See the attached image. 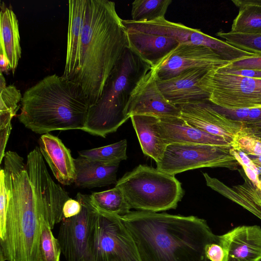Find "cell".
I'll list each match as a JSON object with an SVG mask.
<instances>
[{
  "mask_svg": "<svg viewBox=\"0 0 261 261\" xmlns=\"http://www.w3.org/2000/svg\"><path fill=\"white\" fill-rule=\"evenodd\" d=\"M3 161L7 207L0 251L7 261H39L41 221L53 229L63 219V205L70 197L54 181L41 155L29 154L25 163L12 153Z\"/></svg>",
  "mask_w": 261,
  "mask_h": 261,
  "instance_id": "1",
  "label": "cell"
},
{
  "mask_svg": "<svg viewBox=\"0 0 261 261\" xmlns=\"http://www.w3.org/2000/svg\"><path fill=\"white\" fill-rule=\"evenodd\" d=\"M121 218L141 261H210L207 245L219 244V236L196 216L137 211Z\"/></svg>",
  "mask_w": 261,
  "mask_h": 261,
  "instance_id": "2",
  "label": "cell"
},
{
  "mask_svg": "<svg viewBox=\"0 0 261 261\" xmlns=\"http://www.w3.org/2000/svg\"><path fill=\"white\" fill-rule=\"evenodd\" d=\"M122 20L114 2L87 0L77 68L70 81L81 89L90 107L100 98L112 72L128 48Z\"/></svg>",
  "mask_w": 261,
  "mask_h": 261,
  "instance_id": "3",
  "label": "cell"
},
{
  "mask_svg": "<svg viewBox=\"0 0 261 261\" xmlns=\"http://www.w3.org/2000/svg\"><path fill=\"white\" fill-rule=\"evenodd\" d=\"M89 107L77 85L54 74L25 91L18 118L26 128L38 134L57 130H83Z\"/></svg>",
  "mask_w": 261,
  "mask_h": 261,
  "instance_id": "4",
  "label": "cell"
},
{
  "mask_svg": "<svg viewBox=\"0 0 261 261\" xmlns=\"http://www.w3.org/2000/svg\"><path fill=\"white\" fill-rule=\"evenodd\" d=\"M151 66L127 48L112 72L101 96L89 108L83 131L102 138L115 132L130 117L132 93Z\"/></svg>",
  "mask_w": 261,
  "mask_h": 261,
  "instance_id": "5",
  "label": "cell"
},
{
  "mask_svg": "<svg viewBox=\"0 0 261 261\" xmlns=\"http://www.w3.org/2000/svg\"><path fill=\"white\" fill-rule=\"evenodd\" d=\"M119 188L131 208L158 212L175 209L184 191L175 175L139 165L120 178Z\"/></svg>",
  "mask_w": 261,
  "mask_h": 261,
  "instance_id": "6",
  "label": "cell"
},
{
  "mask_svg": "<svg viewBox=\"0 0 261 261\" xmlns=\"http://www.w3.org/2000/svg\"><path fill=\"white\" fill-rule=\"evenodd\" d=\"M199 86L208 101L228 109L261 107V79L227 73L216 67L201 78Z\"/></svg>",
  "mask_w": 261,
  "mask_h": 261,
  "instance_id": "7",
  "label": "cell"
},
{
  "mask_svg": "<svg viewBox=\"0 0 261 261\" xmlns=\"http://www.w3.org/2000/svg\"><path fill=\"white\" fill-rule=\"evenodd\" d=\"M231 145L172 143L167 145L156 169L175 175L203 167L237 170L240 165L229 152Z\"/></svg>",
  "mask_w": 261,
  "mask_h": 261,
  "instance_id": "8",
  "label": "cell"
},
{
  "mask_svg": "<svg viewBox=\"0 0 261 261\" xmlns=\"http://www.w3.org/2000/svg\"><path fill=\"white\" fill-rule=\"evenodd\" d=\"M91 261H141L134 239L120 216L97 210Z\"/></svg>",
  "mask_w": 261,
  "mask_h": 261,
  "instance_id": "9",
  "label": "cell"
},
{
  "mask_svg": "<svg viewBox=\"0 0 261 261\" xmlns=\"http://www.w3.org/2000/svg\"><path fill=\"white\" fill-rule=\"evenodd\" d=\"M122 22L126 29L171 37L177 40L179 44H190L208 47L223 60L230 63L254 55L236 47L225 41L208 35L199 29L170 21L165 17L148 22H138L131 19H123Z\"/></svg>",
  "mask_w": 261,
  "mask_h": 261,
  "instance_id": "10",
  "label": "cell"
},
{
  "mask_svg": "<svg viewBox=\"0 0 261 261\" xmlns=\"http://www.w3.org/2000/svg\"><path fill=\"white\" fill-rule=\"evenodd\" d=\"M76 199L82 205L80 213L61 222L58 239L66 261H91V248L97 210L90 196L78 193Z\"/></svg>",
  "mask_w": 261,
  "mask_h": 261,
  "instance_id": "11",
  "label": "cell"
},
{
  "mask_svg": "<svg viewBox=\"0 0 261 261\" xmlns=\"http://www.w3.org/2000/svg\"><path fill=\"white\" fill-rule=\"evenodd\" d=\"M229 63L208 47L179 44L151 68L157 80H165L189 69H212L226 66Z\"/></svg>",
  "mask_w": 261,
  "mask_h": 261,
  "instance_id": "12",
  "label": "cell"
},
{
  "mask_svg": "<svg viewBox=\"0 0 261 261\" xmlns=\"http://www.w3.org/2000/svg\"><path fill=\"white\" fill-rule=\"evenodd\" d=\"M127 115H150L158 118L180 117L177 106L168 101L160 91L151 68L133 91L126 108Z\"/></svg>",
  "mask_w": 261,
  "mask_h": 261,
  "instance_id": "13",
  "label": "cell"
},
{
  "mask_svg": "<svg viewBox=\"0 0 261 261\" xmlns=\"http://www.w3.org/2000/svg\"><path fill=\"white\" fill-rule=\"evenodd\" d=\"M181 118L188 125L208 134L222 137L230 144L245 123L228 118L216 110L208 101L177 106Z\"/></svg>",
  "mask_w": 261,
  "mask_h": 261,
  "instance_id": "14",
  "label": "cell"
},
{
  "mask_svg": "<svg viewBox=\"0 0 261 261\" xmlns=\"http://www.w3.org/2000/svg\"><path fill=\"white\" fill-rule=\"evenodd\" d=\"M223 261H261V227L239 226L219 236Z\"/></svg>",
  "mask_w": 261,
  "mask_h": 261,
  "instance_id": "15",
  "label": "cell"
},
{
  "mask_svg": "<svg viewBox=\"0 0 261 261\" xmlns=\"http://www.w3.org/2000/svg\"><path fill=\"white\" fill-rule=\"evenodd\" d=\"M210 69L194 68L183 71L170 79H156L158 86L166 99L176 106L206 101L208 96L200 88L199 83Z\"/></svg>",
  "mask_w": 261,
  "mask_h": 261,
  "instance_id": "16",
  "label": "cell"
},
{
  "mask_svg": "<svg viewBox=\"0 0 261 261\" xmlns=\"http://www.w3.org/2000/svg\"><path fill=\"white\" fill-rule=\"evenodd\" d=\"M41 153L56 179L63 185H70L75 179V168L70 150L58 137L44 134L38 140Z\"/></svg>",
  "mask_w": 261,
  "mask_h": 261,
  "instance_id": "17",
  "label": "cell"
},
{
  "mask_svg": "<svg viewBox=\"0 0 261 261\" xmlns=\"http://www.w3.org/2000/svg\"><path fill=\"white\" fill-rule=\"evenodd\" d=\"M159 131L168 145L172 143L231 145L225 139L188 125L180 117L159 118Z\"/></svg>",
  "mask_w": 261,
  "mask_h": 261,
  "instance_id": "18",
  "label": "cell"
},
{
  "mask_svg": "<svg viewBox=\"0 0 261 261\" xmlns=\"http://www.w3.org/2000/svg\"><path fill=\"white\" fill-rule=\"evenodd\" d=\"M126 34L128 48L151 67L179 44L171 37L133 29H126Z\"/></svg>",
  "mask_w": 261,
  "mask_h": 261,
  "instance_id": "19",
  "label": "cell"
},
{
  "mask_svg": "<svg viewBox=\"0 0 261 261\" xmlns=\"http://www.w3.org/2000/svg\"><path fill=\"white\" fill-rule=\"evenodd\" d=\"M87 0L68 1L67 45L63 74L71 81L77 68L79 47Z\"/></svg>",
  "mask_w": 261,
  "mask_h": 261,
  "instance_id": "20",
  "label": "cell"
},
{
  "mask_svg": "<svg viewBox=\"0 0 261 261\" xmlns=\"http://www.w3.org/2000/svg\"><path fill=\"white\" fill-rule=\"evenodd\" d=\"M74 162L76 187L91 189L116 184L119 164L106 165L81 156Z\"/></svg>",
  "mask_w": 261,
  "mask_h": 261,
  "instance_id": "21",
  "label": "cell"
},
{
  "mask_svg": "<svg viewBox=\"0 0 261 261\" xmlns=\"http://www.w3.org/2000/svg\"><path fill=\"white\" fill-rule=\"evenodd\" d=\"M130 118L143 153L159 163L168 145L160 133L159 118L145 115H133Z\"/></svg>",
  "mask_w": 261,
  "mask_h": 261,
  "instance_id": "22",
  "label": "cell"
},
{
  "mask_svg": "<svg viewBox=\"0 0 261 261\" xmlns=\"http://www.w3.org/2000/svg\"><path fill=\"white\" fill-rule=\"evenodd\" d=\"M0 34L1 53L7 58L14 73L21 55L18 22L12 9L4 3L1 5Z\"/></svg>",
  "mask_w": 261,
  "mask_h": 261,
  "instance_id": "23",
  "label": "cell"
},
{
  "mask_svg": "<svg viewBox=\"0 0 261 261\" xmlns=\"http://www.w3.org/2000/svg\"><path fill=\"white\" fill-rule=\"evenodd\" d=\"M238 8L230 32L261 34V0H232Z\"/></svg>",
  "mask_w": 261,
  "mask_h": 261,
  "instance_id": "24",
  "label": "cell"
},
{
  "mask_svg": "<svg viewBox=\"0 0 261 261\" xmlns=\"http://www.w3.org/2000/svg\"><path fill=\"white\" fill-rule=\"evenodd\" d=\"M90 196L92 204L99 211L120 217L130 212L123 194L117 187L94 192Z\"/></svg>",
  "mask_w": 261,
  "mask_h": 261,
  "instance_id": "25",
  "label": "cell"
},
{
  "mask_svg": "<svg viewBox=\"0 0 261 261\" xmlns=\"http://www.w3.org/2000/svg\"><path fill=\"white\" fill-rule=\"evenodd\" d=\"M127 141L123 139L113 144L79 151V156L106 165H117L126 160Z\"/></svg>",
  "mask_w": 261,
  "mask_h": 261,
  "instance_id": "26",
  "label": "cell"
},
{
  "mask_svg": "<svg viewBox=\"0 0 261 261\" xmlns=\"http://www.w3.org/2000/svg\"><path fill=\"white\" fill-rule=\"evenodd\" d=\"M171 0H136L132 4V20L143 22L165 17Z\"/></svg>",
  "mask_w": 261,
  "mask_h": 261,
  "instance_id": "27",
  "label": "cell"
},
{
  "mask_svg": "<svg viewBox=\"0 0 261 261\" xmlns=\"http://www.w3.org/2000/svg\"><path fill=\"white\" fill-rule=\"evenodd\" d=\"M203 175L208 187L240 205L261 220V209L248 198L238 186L230 188L206 173Z\"/></svg>",
  "mask_w": 261,
  "mask_h": 261,
  "instance_id": "28",
  "label": "cell"
},
{
  "mask_svg": "<svg viewBox=\"0 0 261 261\" xmlns=\"http://www.w3.org/2000/svg\"><path fill=\"white\" fill-rule=\"evenodd\" d=\"M51 229L49 224L43 219L39 243V261H60L61 246Z\"/></svg>",
  "mask_w": 261,
  "mask_h": 261,
  "instance_id": "29",
  "label": "cell"
},
{
  "mask_svg": "<svg viewBox=\"0 0 261 261\" xmlns=\"http://www.w3.org/2000/svg\"><path fill=\"white\" fill-rule=\"evenodd\" d=\"M216 35L243 50L261 55V34H248L220 31Z\"/></svg>",
  "mask_w": 261,
  "mask_h": 261,
  "instance_id": "30",
  "label": "cell"
},
{
  "mask_svg": "<svg viewBox=\"0 0 261 261\" xmlns=\"http://www.w3.org/2000/svg\"><path fill=\"white\" fill-rule=\"evenodd\" d=\"M230 145L232 148L248 155L261 156V139L243 128L236 135Z\"/></svg>",
  "mask_w": 261,
  "mask_h": 261,
  "instance_id": "31",
  "label": "cell"
},
{
  "mask_svg": "<svg viewBox=\"0 0 261 261\" xmlns=\"http://www.w3.org/2000/svg\"><path fill=\"white\" fill-rule=\"evenodd\" d=\"M211 104L216 110L231 120L244 123L261 121V107L228 109Z\"/></svg>",
  "mask_w": 261,
  "mask_h": 261,
  "instance_id": "32",
  "label": "cell"
},
{
  "mask_svg": "<svg viewBox=\"0 0 261 261\" xmlns=\"http://www.w3.org/2000/svg\"><path fill=\"white\" fill-rule=\"evenodd\" d=\"M0 112H9L15 116L22 97L20 90L14 85H9L0 89Z\"/></svg>",
  "mask_w": 261,
  "mask_h": 261,
  "instance_id": "33",
  "label": "cell"
},
{
  "mask_svg": "<svg viewBox=\"0 0 261 261\" xmlns=\"http://www.w3.org/2000/svg\"><path fill=\"white\" fill-rule=\"evenodd\" d=\"M14 116L9 112H0V164L5 155V149L11 130V120Z\"/></svg>",
  "mask_w": 261,
  "mask_h": 261,
  "instance_id": "34",
  "label": "cell"
},
{
  "mask_svg": "<svg viewBox=\"0 0 261 261\" xmlns=\"http://www.w3.org/2000/svg\"><path fill=\"white\" fill-rule=\"evenodd\" d=\"M224 67L231 70H261V55H253L229 63Z\"/></svg>",
  "mask_w": 261,
  "mask_h": 261,
  "instance_id": "35",
  "label": "cell"
},
{
  "mask_svg": "<svg viewBox=\"0 0 261 261\" xmlns=\"http://www.w3.org/2000/svg\"><path fill=\"white\" fill-rule=\"evenodd\" d=\"M7 207V194L5 182V172L3 168L0 171V239L5 234Z\"/></svg>",
  "mask_w": 261,
  "mask_h": 261,
  "instance_id": "36",
  "label": "cell"
},
{
  "mask_svg": "<svg viewBox=\"0 0 261 261\" xmlns=\"http://www.w3.org/2000/svg\"><path fill=\"white\" fill-rule=\"evenodd\" d=\"M230 153L234 156L240 165H244L255 171L259 176H261V168L257 166L248 154L244 152L231 148Z\"/></svg>",
  "mask_w": 261,
  "mask_h": 261,
  "instance_id": "37",
  "label": "cell"
},
{
  "mask_svg": "<svg viewBox=\"0 0 261 261\" xmlns=\"http://www.w3.org/2000/svg\"><path fill=\"white\" fill-rule=\"evenodd\" d=\"M82 210V205L76 199L69 198L64 204L63 215L64 218H69L78 215Z\"/></svg>",
  "mask_w": 261,
  "mask_h": 261,
  "instance_id": "38",
  "label": "cell"
},
{
  "mask_svg": "<svg viewBox=\"0 0 261 261\" xmlns=\"http://www.w3.org/2000/svg\"><path fill=\"white\" fill-rule=\"evenodd\" d=\"M206 256L210 261H223L224 251L221 246L218 243H211L207 245L205 249Z\"/></svg>",
  "mask_w": 261,
  "mask_h": 261,
  "instance_id": "39",
  "label": "cell"
},
{
  "mask_svg": "<svg viewBox=\"0 0 261 261\" xmlns=\"http://www.w3.org/2000/svg\"><path fill=\"white\" fill-rule=\"evenodd\" d=\"M219 70L227 73L241 75L254 79H261V70L253 69L231 70L227 69L224 66L219 67Z\"/></svg>",
  "mask_w": 261,
  "mask_h": 261,
  "instance_id": "40",
  "label": "cell"
},
{
  "mask_svg": "<svg viewBox=\"0 0 261 261\" xmlns=\"http://www.w3.org/2000/svg\"><path fill=\"white\" fill-rule=\"evenodd\" d=\"M243 169L246 177L253 184L256 189L259 188V176L258 174L251 168L245 165H241Z\"/></svg>",
  "mask_w": 261,
  "mask_h": 261,
  "instance_id": "41",
  "label": "cell"
},
{
  "mask_svg": "<svg viewBox=\"0 0 261 261\" xmlns=\"http://www.w3.org/2000/svg\"><path fill=\"white\" fill-rule=\"evenodd\" d=\"M243 129L261 139V121L245 123Z\"/></svg>",
  "mask_w": 261,
  "mask_h": 261,
  "instance_id": "42",
  "label": "cell"
},
{
  "mask_svg": "<svg viewBox=\"0 0 261 261\" xmlns=\"http://www.w3.org/2000/svg\"><path fill=\"white\" fill-rule=\"evenodd\" d=\"M0 70L1 72L7 73L11 70L10 64L4 55L1 53L0 56Z\"/></svg>",
  "mask_w": 261,
  "mask_h": 261,
  "instance_id": "43",
  "label": "cell"
},
{
  "mask_svg": "<svg viewBox=\"0 0 261 261\" xmlns=\"http://www.w3.org/2000/svg\"><path fill=\"white\" fill-rule=\"evenodd\" d=\"M248 155L255 164L261 168V156Z\"/></svg>",
  "mask_w": 261,
  "mask_h": 261,
  "instance_id": "44",
  "label": "cell"
},
{
  "mask_svg": "<svg viewBox=\"0 0 261 261\" xmlns=\"http://www.w3.org/2000/svg\"><path fill=\"white\" fill-rule=\"evenodd\" d=\"M0 261H6L3 253L0 251Z\"/></svg>",
  "mask_w": 261,
  "mask_h": 261,
  "instance_id": "45",
  "label": "cell"
}]
</instances>
